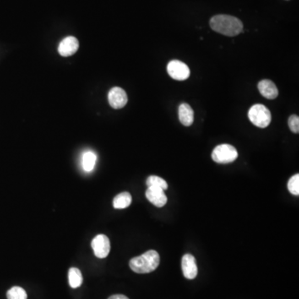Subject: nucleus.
<instances>
[{
    "instance_id": "dca6fc26",
    "label": "nucleus",
    "mask_w": 299,
    "mask_h": 299,
    "mask_svg": "<svg viewBox=\"0 0 299 299\" xmlns=\"http://www.w3.org/2000/svg\"><path fill=\"white\" fill-rule=\"evenodd\" d=\"M147 186L148 187H155L165 191L168 189V184L164 179L160 178L159 176H150L147 178Z\"/></svg>"
},
{
    "instance_id": "f3484780",
    "label": "nucleus",
    "mask_w": 299,
    "mask_h": 299,
    "mask_svg": "<svg viewBox=\"0 0 299 299\" xmlns=\"http://www.w3.org/2000/svg\"><path fill=\"white\" fill-rule=\"evenodd\" d=\"M8 299H27V293L20 287H13L7 293Z\"/></svg>"
},
{
    "instance_id": "2eb2a0df",
    "label": "nucleus",
    "mask_w": 299,
    "mask_h": 299,
    "mask_svg": "<svg viewBox=\"0 0 299 299\" xmlns=\"http://www.w3.org/2000/svg\"><path fill=\"white\" fill-rule=\"evenodd\" d=\"M68 281L72 289H77L83 284V275L81 271L77 268H71L68 272Z\"/></svg>"
},
{
    "instance_id": "20e7f679",
    "label": "nucleus",
    "mask_w": 299,
    "mask_h": 299,
    "mask_svg": "<svg viewBox=\"0 0 299 299\" xmlns=\"http://www.w3.org/2000/svg\"><path fill=\"white\" fill-rule=\"evenodd\" d=\"M211 157L214 162L219 164L232 163L238 158L237 150L231 145H219L213 150Z\"/></svg>"
},
{
    "instance_id": "aec40b11",
    "label": "nucleus",
    "mask_w": 299,
    "mask_h": 299,
    "mask_svg": "<svg viewBox=\"0 0 299 299\" xmlns=\"http://www.w3.org/2000/svg\"><path fill=\"white\" fill-rule=\"evenodd\" d=\"M108 299H129L127 296L122 295V294H115L110 297Z\"/></svg>"
},
{
    "instance_id": "1a4fd4ad",
    "label": "nucleus",
    "mask_w": 299,
    "mask_h": 299,
    "mask_svg": "<svg viewBox=\"0 0 299 299\" xmlns=\"http://www.w3.org/2000/svg\"><path fill=\"white\" fill-rule=\"evenodd\" d=\"M79 48V43L75 37L69 36L62 39L58 46V52L62 57H69L74 54Z\"/></svg>"
},
{
    "instance_id": "39448f33",
    "label": "nucleus",
    "mask_w": 299,
    "mask_h": 299,
    "mask_svg": "<svg viewBox=\"0 0 299 299\" xmlns=\"http://www.w3.org/2000/svg\"><path fill=\"white\" fill-rule=\"evenodd\" d=\"M168 74L177 81H185L191 76V71L185 62L179 60H172L167 65Z\"/></svg>"
},
{
    "instance_id": "ddd939ff",
    "label": "nucleus",
    "mask_w": 299,
    "mask_h": 299,
    "mask_svg": "<svg viewBox=\"0 0 299 299\" xmlns=\"http://www.w3.org/2000/svg\"><path fill=\"white\" fill-rule=\"evenodd\" d=\"M132 198L128 192H122L114 198L113 207L115 209H126L132 204Z\"/></svg>"
},
{
    "instance_id": "0eeeda50",
    "label": "nucleus",
    "mask_w": 299,
    "mask_h": 299,
    "mask_svg": "<svg viewBox=\"0 0 299 299\" xmlns=\"http://www.w3.org/2000/svg\"><path fill=\"white\" fill-rule=\"evenodd\" d=\"M108 101L112 108L121 109L127 105L128 98L122 88L115 87L108 93Z\"/></svg>"
},
{
    "instance_id": "423d86ee",
    "label": "nucleus",
    "mask_w": 299,
    "mask_h": 299,
    "mask_svg": "<svg viewBox=\"0 0 299 299\" xmlns=\"http://www.w3.org/2000/svg\"><path fill=\"white\" fill-rule=\"evenodd\" d=\"M92 248L96 257L99 258H106L111 250V244L108 237L105 235H98L92 242Z\"/></svg>"
},
{
    "instance_id": "f03ea898",
    "label": "nucleus",
    "mask_w": 299,
    "mask_h": 299,
    "mask_svg": "<svg viewBox=\"0 0 299 299\" xmlns=\"http://www.w3.org/2000/svg\"><path fill=\"white\" fill-rule=\"evenodd\" d=\"M160 264V255L155 250H149L130 260V268L133 272L140 274L151 273Z\"/></svg>"
},
{
    "instance_id": "4468645a",
    "label": "nucleus",
    "mask_w": 299,
    "mask_h": 299,
    "mask_svg": "<svg viewBox=\"0 0 299 299\" xmlns=\"http://www.w3.org/2000/svg\"><path fill=\"white\" fill-rule=\"evenodd\" d=\"M97 159H98L97 155L91 150L83 153V159H82L83 170H85L86 172H91L93 170L95 167Z\"/></svg>"
},
{
    "instance_id": "9b49d317",
    "label": "nucleus",
    "mask_w": 299,
    "mask_h": 299,
    "mask_svg": "<svg viewBox=\"0 0 299 299\" xmlns=\"http://www.w3.org/2000/svg\"><path fill=\"white\" fill-rule=\"evenodd\" d=\"M258 91L263 98L273 100L279 96V90L276 85L268 79H263L260 81L258 84Z\"/></svg>"
},
{
    "instance_id": "7ed1b4c3",
    "label": "nucleus",
    "mask_w": 299,
    "mask_h": 299,
    "mask_svg": "<svg viewBox=\"0 0 299 299\" xmlns=\"http://www.w3.org/2000/svg\"><path fill=\"white\" fill-rule=\"evenodd\" d=\"M248 116L252 123L259 128H266L271 122V112L263 104H255L251 106Z\"/></svg>"
},
{
    "instance_id": "f8f14e48",
    "label": "nucleus",
    "mask_w": 299,
    "mask_h": 299,
    "mask_svg": "<svg viewBox=\"0 0 299 299\" xmlns=\"http://www.w3.org/2000/svg\"><path fill=\"white\" fill-rule=\"evenodd\" d=\"M179 119L185 127H190L194 122V111L187 103H182L179 106Z\"/></svg>"
},
{
    "instance_id": "a211bd4d",
    "label": "nucleus",
    "mask_w": 299,
    "mask_h": 299,
    "mask_svg": "<svg viewBox=\"0 0 299 299\" xmlns=\"http://www.w3.org/2000/svg\"><path fill=\"white\" fill-rule=\"evenodd\" d=\"M288 189L289 192L294 196H299V175L296 174L289 179L288 182Z\"/></svg>"
},
{
    "instance_id": "f257e3e1",
    "label": "nucleus",
    "mask_w": 299,
    "mask_h": 299,
    "mask_svg": "<svg viewBox=\"0 0 299 299\" xmlns=\"http://www.w3.org/2000/svg\"><path fill=\"white\" fill-rule=\"evenodd\" d=\"M214 31L225 36H237L243 31V23L238 18L230 15L214 16L209 21Z\"/></svg>"
},
{
    "instance_id": "9d476101",
    "label": "nucleus",
    "mask_w": 299,
    "mask_h": 299,
    "mask_svg": "<svg viewBox=\"0 0 299 299\" xmlns=\"http://www.w3.org/2000/svg\"><path fill=\"white\" fill-rule=\"evenodd\" d=\"M147 199L151 204L158 208L165 206L167 203V196H165V191L155 187H148L146 191Z\"/></svg>"
},
{
    "instance_id": "6ab92c4d",
    "label": "nucleus",
    "mask_w": 299,
    "mask_h": 299,
    "mask_svg": "<svg viewBox=\"0 0 299 299\" xmlns=\"http://www.w3.org/2000/svg\"><path fill=\"white\" fill-rule=\"evenodd\" d=\"M289 127L294 133L299 132V117L297 115H292L289 118Z\"/></svg>"
},
{
    "instance_id": "6e6552de",
    "label": "nucleus",
    "mask_w": 299,
    "mask_h": 299,
    "mask_svg": "<svg viewBox=\"0 0 299 299\" xmlns=\"http://www.w3.org/2000/svg\"><path fill=\"white\" fill-rule=\"evenodd\" d=\"M181 268H182L184 276L187 279H194L198 274V268L196 265V258L190 253H186L182 257Z\"/></svg>"
}]
</instances>
